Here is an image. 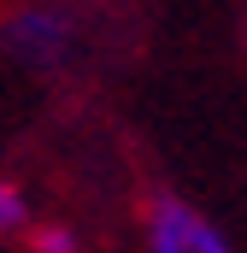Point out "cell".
Instances as JSON below:
<instances>
[{"instance_id":"6da1fadb","label":"cell","mask_w":247,"mask_h":253,"mask_svg":"<svg viewBox=\"0 0 247 253\" xmlns=\"http://www.w3.org/2000/svg\"><path fill=\"white\" fill-rule=\"evenodd\" d=\"M147 242H153V253H230L224 230H218L206 212H194L188 200H177V194H159V200H153V212H147Z\"/></svg>"},{"instance_id":"7a4b0ae2","label":"cell","mask_w":247,"mask_h":253,"mask_svg":"<svg viewBox=\"0 0 247 253\" xmlns=\"http://www.w3.org/2000/svg\"><path fill=\"white\" fill-rule=\"evenodd\" d=\"M6 42H12L24 59L53 65L65 53V42H71V24H65V12H53V6H30V12H18V18L6 24Z\"/></svg>"},{"instance_id":"3957f363","label":"cell","mask_w":247,"mask_h":253,"mask_svg":"<svg viewBox=\"0 0 247 253\" xmlns=\"http://www.w3.org/2000/svg\"><path fill=\"white\" fill-rule=\"evenodd\" d=\"M30 253H77V236H71L65 224H41V230L30 236Z\"/></svg>"},{"instance_id":"277c9868","label":"cell","mask_w":247,"mask_h":253,"mask_svg":"<svg viewBox=\"0 0 247 253\" xmlns=\"http://www.w3.org/2000/svg\"><path fill=\"white\" fill-rule=\"evenodd\" d=\"M24 218H30V212H24V194L12 189V183H0V236H12Z\"/></svg>"}]
</instances>
